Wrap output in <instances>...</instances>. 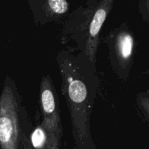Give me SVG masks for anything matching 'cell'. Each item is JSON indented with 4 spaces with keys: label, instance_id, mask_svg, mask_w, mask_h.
<instances>
[{
    "label": "cell",
    "instance_id": "obj_7",
    "mask_svg": "<svg viewBox=\"0 0 149 149\" xmlns=\"http://www.w3.org/2000/svg\"><path fill=\"white\" fill-rule=\"evenodd\" d=\"M48 4L51 10L57 14H63L68 9V4L65 0H49Z\"/></svg>",
    "mask_w": 149,
    "mask_h": 149
},
{
    "label": "cell",
    "instance_id": "obj_1",
    "mask_svg": "<svg viewBox=\"0 0 149 149\" xmlns=\"http://www.w3.org/2000/svg\"><path fill=\"white\" fill-rule=\"evenodd\" d=\"M17 103L13 92L6 89L0 102V143L2 149H17L18 121Z\"/></svg>",
    "mask_w": 149,
    "mask_h": 149
},
{
    "label": "cell",
    "instance_id": "obj_5",
    "mask_svg": "<svg viewBox=\"0 0 149 149\" xmlns=\"http://www.w3.org/2000/svg\"><path fill=\"white\" fill-rule=\"evenodd\" d=\"M133 49V39L129 33H122L118 39V50L121 58L126 60L131 56Z\"/></svg>",
    "mask_w": 149,
    "mask_h": 149
},
{
    "label": "cell",
    "instance_id": "obj_2",
    "mask_svg": "<svg viewBox=\"0 0 149 149\" xmlns=\"http://www.w3.org/2000/svg\"><path fill=\"white\" fill-rule=\"evenodd\" d=\"M41 103L44 113V125L48 130L57 134L59 119L56 112V106L53 93L49 83L43 82L41 92Z\"/></svg>",
    "mask_w": 149,
    "mask_h": 149
},
{
    "label": "cell",
    "instance_id": "obj_6",
    "mask_svg": "<svg viewBox=\"0 0 149 149\" xmlns=\"http://www.w3.org/2000/svg\"><path fill=\"white\" fill-rule=\"evenodd\" d=\"M68 94L73 101L75 103H81L87 97L85 85L81 81L74 80L69 84Z\"/></svg>",
    "mask_w": 149,
    "mask_h": 149
},
{
    "label": "cell",
    "instance_id": "obj_4",
    "mask_svg": "<svg viewBox=\"0 0 149 149\" xmlns=\"http://www.w3.org/2000/svg\"><path fill=\"white\" fill-rule=\"evenodd\" d=\"M31 140L34 149H58L56 134L42 126L33 130Z\"/></svg>",
    "mask_w": 149,
    "mask_h": 149
},
{
    "label": "cell",
    "instance_id": "obj_3",
    "mask_svg": "<svg viewBox=\"0 0 149 149\" xmlns=\"http://www.w3.org/2000/svg\"><path fill=\"white\" fill-rule=\"evenodd\" d=\"M112 1H105L102 3L97 11L95 12L90 27V37H89L87 51L90 54V58H93L94 52L95 50V46L97 43V36L100 29L106 20L108 11L111 7Z\"/></svg>",
    "mask_w": 149,
    "mask_h": 149
}]
</instances>
